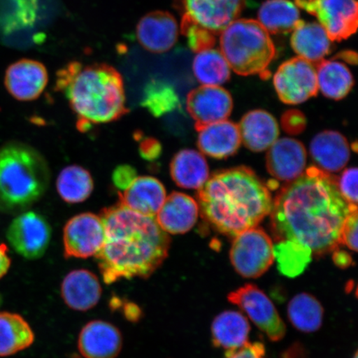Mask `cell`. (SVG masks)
Wrapping results in <instances>:
<instances>
[{"instance_id": "cell-45", "label": "cell", "mask_w": 358, "mask_h": 358, "mask_svg": "<svg viewBox=\"0 0 358 358\" xmlns=\"http://www.w3.org/2000/svg\"><path fill=\"white\" fill-rule=\"evenodd\" d=\"M334 261L338 266L346 268L351 265L352 258L347 252H338V250H336L334 255Z\"/></svg>"}, {"instance_id": "cell-24", "label": "cell", "mask_w": 358, "mask_h": 358, "mask_svg": "<svg viewBox=\"0 0 358 358\" xmlns=\"http://www.w3.org/2000/svg\"><path fill=\"white\" fill-rule=\"evenodd\" d=\"M241 142L250 150H267L278 140L279 124L274 116L262 110L248 112L238 125Z\"/></svg>"}, {"instance_id": "cell-8", "label": "cell", "mask_w": 358, "mask_h": 358, "mask_svg": "<svg viewBox=\"0 0 358 358\" xmlns=\"http://www.w3.org/2000/svg\"><path fill=\"white\" fill-rule=\"evenodd\" d=\"M294 4L316 17L332 42H341L357 32V0H294Z\"/></svg>"}, {"instance_id": "cell-37", "label": "cell", "mask_w": 358, "mask_h": 358, "mask_svg": "<svg viewBox=\"0 0 358 358\" xmlns=\"http://www.w3.org/2000/svg\"><path fill=\"white\" fill-rule=\"evenodd\" d=\"M181 32L187 38L191 50L194 52L199 53L213 49L217 43V34L186 19V17L182 19Z\"/></svg>"}, {"instance_id": "cell-33", "label": "cell", "mask_w": 358, "mask_h": 358, "mask_svg": "<svg viewBox=\"0 0 358 358\" xmlns=\"http://www.w3.org/2000/svg\"><path fill=\"white\" fill-rule=\"evenodd\" d=\"M192 70L199 82L207 86H220L230 79L231 69L225 57L216 49L198 53Z\"/></svg>"}, {"instance_id": "cell-39", "label": "cell", "mask_w": 358, "mask_h": 358, "mask_svg": "<svg viewBox=\"0 0 358 358\" xmlns=\"http://www.w3.org/2000/svg\"><path fill=\"white\" fill-rule=\"evenodd\" d=\"M357 208H356L347 218L342 234V245H345L347 248L355 252H357Z\"/></svg>"}, {"instance_id": "cell-27", "label": "cell", "mask_w": 358, "mask_h": 358, "mask_svg": "<svg viewBox=\"0 0 358 358\" xmlns=\"http://www.w3.org/2000/svg\"><path fill=\"white\" fill-rule=\"evenodd\" d=\"M249 333V322L239 312H223L213 322V344L227 352L234 351L245 345L248 343Z\"/></svg>"}, {"instance_id": "cell-38", "label": "cell", "mask_w": 358, "mask_h": 358, "mask_svg": "<svg viewBox=\"0 0 358 358\" xmlns=\"http://www.w3.org/2000/svg\"><path fill=\"white\" fill-rule=\"evenodd\" d=\"M338 190L348 203L357 204V169L350 168L344 171L337 181Z\"/></svg>"}, {"instance_id": "cell-44", "label": "cell", "mask_w": 358, "mask_h": 358, "mask_svg": "<svg viewBox=\"0 0 358 358\" xmlns=\"http://www.w3.org/2000/svg\"><path fill=\"white\" fill-rule=\"evenodd\" d=\"M10 266L11 259L8 256L7 245L0 244V279L7 274Z\"/></svg>"}, {"instance_id": "cell-1", "label": "cell", "mask_w": 358, "mask_h": 358, "mask_svg": "<svg viewBox=\"0 0 358 358\" xmlns=\"http://www.w3.org/2000/svg\"><path fill=\"white\" fill-rule=\"evenodd\" d=\"M356 208L343 198L332 176L310 167L273 201V234L279 241H293L324 256L342 245L344 225Z\"/></svg>"}, {"instance_id": "cell-19", "label": "cell", "mask_w": 358, "mask_h": 358, "mask_svg": "<svg viewBox=\"0 0 358 358\" xmlns=\"http://www.w3.org/2000/svg\"><path fill=\"white\" fill-rule=\"evenodd\" d=\"M198 201L182 192L170 194L155 216L167 234H185L194 227L199 215Z\"/></svg>"}, {"instance_id": "cell-30", "label": "cell", "mask_w": 358, "mask_h": 358, "mask_svg": "<svg viewBox=\"0 0 358 358\" xmlns=\"http://www.w3.org/2000/svg\"><path fill=\"white\" fill-rule=\"evenodd\" d=\"M258 19L271 34L292 33L301 20L299 8L289 0H267L259 8Z\"/></svg>"}, {"instance_id": "cell-35", "label": "cell", "mask_w": 358, "mask_h": 358, "mask_svg": "<svg viewBox=\"0 0 358 358\" xmlns=\"http://www.w3.org/2000/svg\"><path fill=\"white\" fill-rule=\"evenodd\" d=\"M142 106L155 116L169 113L179 106L176 90L162 80H151L143 95Z\"/></svg>"}, {"instance_id": "cell-16", "label": "cell", "mask_w": 358, "mask_h": 358, "mask_svg": "<svg viewBox=\"0 0 358 358\" xmlns=\"http://www.w3.org/2000/svg\"><path fill=\"white\" fill-rule=\"evenodd\" d=\"M48 71L41 62L24 59L8 67L4 84L8 93L20 101L37 99L48 84Z\"/></svg>"}, {"instance_id": "cell-34", "label": "cell", "mask_w": 358, "mask_h": 358, "mask_svg": "<svg viewBox=\"0 0 358 358\" xmlns=\"http://www.w3.org/2000/svg\"><path fill=\"white\" fill-rule=\"evenodd\" d=\"M310 248L293 241H280L274 246V258L282 275L295 278L301 275L312 262Z\"/></svg>"}, {"instance_id": "cell-5", "label": "cell", "mask_w": 358, "mask_h": 358, "mask_svg": "<svg viewBox=\"0 0 358 358\" xmlns=\"http://www.w3.org/2000/svg\"><path fill=\"white\" fill-rule=\"evenodd\" d=\"M50 178L46 159L34 147L19 141L0 147V213L26 211L47 192Z\"/></svg>"}, {"instance_id": "cell-20", "label": "cell", "mask_w": 358, "mask_h": 358, "mask_svg": "<svg viewBox=\"0 0 358 358\" xmlns=\"http://www.w3.org/2000/svg\"><path fill=\"white\" fill-rule=\"evenodd\" d=\"M102 288L98 277L87 270H76L67 274L61 286L64 301L71 310L86 312L100 301Z\"/></svg>"}, {"instance_id": "cell-36", "label": "cell", "mask_w": 358, "mask_h": 358, "mask_svg": "<svg viewBox=\"0 0 358 358\" xmlns=\"http://www.w3.org/2000/svg\"><path fill=\"white\" fill-rule=\"evenodd\" d=\"M10 12L1 22L4 34L8 36L33 28L38 19V0H10Z\"/></svg>"}, {"instance_id": "cell-17", "label": "cell", "mask_w": 358, "mask_h": 358, "mask_svg": "<svg viewBox=\"0 0 358 358\" xmlns=\"http://www.w3.org/2000/svg\"><path fill=\"white\" fill-rule=\"evenodd\" d=\"M122 346V333L108 322H89L79 334L78 349L84 358H116Z\"/></svg>"}, {"instance_id": "cell-48", "label": "cell", "mask_w": 358, "mask_h": 358, "mask_svg": "<svg viewBox=\"0 0 358 358\" xmlns=\"http://www.w3.org/2000/svg\"><path fill=\"white\" fill-rule=\"evenodd\" d=\"M353 358H358V357H357V352H356V353H355V357H353Z\"/></svg>"}, {"instance_id": "cell-15", "label": "cell", "mask_w": 358, "mask_h": 358, "mask_svg": "<svg viewBox=\"0 0 358 358\" xmlns=\"http://www.w3.org/2000/svg\"><path fill=\"white\" fill-rule=\"evenodd\" d=\"M306 148L294 138H280L268 149V171L280 181L292 182L301 177L306 170Z\"/></svg>"}, {"instance_id": "cell-46", "label": "cell", "mask_w": 358, "mask_h": 358, "mask_svg": "<svg viewBox=\"0 0 358 358\" xmlns=\"http://www.w3.org/2000/svg\"><path fill=\"white\" fill-rule=\"evenodd\" d=\"M334 59H341L349 64L356 65L357 62V53L352 51H344L336 55Z\"/></svg>"}, {"instance_id": "cell-12", "label": "cell", "mask_w": 358, "mask_h": 358, "mask_svg": "<svg viewBox=\"0 0 358 358\" xmlns=\"http://www.w3.org/2000/svg\"><path fill=\"white\" fill-rule=\"evenodd\" d=\"M106 231L101 217L82 213L71 218L64 231L66 258L87 259L100 252L105 243Z\"/></svg>"}, {"instance_id": "cell-43", "label": "cell", "mask_w": 358, "mask_h": 358, "mask_svg": "<svg viewBox=\"0 0 358 358\" xmlns=\"http://www.w3.org/2000/svg\"><path fill=\"white\" fill-rule=\"evenodd\" d=\"M141 151L147 159H155L160 154V145L159 142L155 141H145L142 143Z\"/></svg>"}, {"instance_id": "cell-41", "label": "cell", "mask_w": 358, "mask_h": 358, "mask_svg": "<svg viewBox=\"0 0 358 358\" xmlns=\"http://www.w3.org/2000/svg\"><path fill=\"white\" fill-rule=\"evenodd\" d=\"M266 349L261 343H250L236 350L227 352L226 358H265Z\"/></svg>"}, {"instance_id": "cell-9", "label": "cell", "mask_w": 358, "mask_h": 358, "mask_svg": "<svg viewBox=\"0 0 358 358\" xmlns=\"http://www.w3.org/2000/svg\"><path fill=\"white\" fill-rule=\"evenodd\" d=\"M8 244L27 259L41 258L50 243V224L42 214L24 211L17 215L7 229Z\"/></svg>"}, {"instance_id": "cell-42", "label": "cell", "mask_w": 358, "mask_h": 358, "mask_svg": "<svg viewBox=\"0 0 358 358\" xmlns=\"http://www.w3.org/2000/svg\"><path fill=\"white\" fill-rule=\"evenodd\" d=\"M136 178V170L128 165L118 167L113 173L114 185L122 192L127 189Z\"/></svg>"}, {"instance_id": "cell-10", "label": "cell", "mask_w": 358, "mask_h": 358, "mask_svg": "<svg viewBox=\"0 0 358 358\" xmlns=\"http://www.w3.org/2000/svg\"><path fill=\"white\" fill-rule=\"evenodd\" d=\"M274 86L281 101L298 105L317 93L316 66L301 57L282 64L274 76Z\"/></svg>"}, {"instance_id": "cell-13", "label": "cell", "mask_w": 358, "mask_h": 358, "mask_svg": "<svg viewBox=\"0 0 358 358\" xmlns=\"http://www.w3.org/2000/svg\"><path fill=\"white\" fill-rule=\"evenodd\" d=\"M182 17L220 35L232 22L238 20L245 0H178Z\"/></svg>"}, {"instance_id": "cell-22", "label": "cell", "mask_w": 358, "mask_h": 358, "mask_svg": "<svg viewBox=\"0 0 358 358\" xmlns=\"http://www.w3.org/2000/svg\"><path fill=\"white\" fill-rule=\"evenodd\" d=\"M198 131L199 150L214 159H225L234 155L241 144L238 125L227 120L205 125Z\"/></svg>"}, {"instance_id": "cell-7", "label": "cell", "mask_w": 358, "mask_h": 358, "mask_svg": "<svg viewBox=\"0 0 358 358\" xmlns=\"http://www.w3.org/2000/svg\"><path fill=\"white\" fill-rule=\"evenodd\" d=\"M230 259L239 275L245 278H258L275 262L274 245L265 231L254 227L234 237Z\"/></svg>"}, {"instance_id": "cell-2", "label": "cell", "mask_w": 358, "mask_h": 358, "mask_svg": "<svg viewBox=\"0 0 358 358\" xmlns=\"http://www.w3.org/2000/svg\"><path fill=\"white\" fill-rule=\"evenodd\" d=\"M101 217L106 239L96 258L106 284L146 279L166 259L169 236L155 217L138 214L120 203L106 209Z\"/></svg>"}, {"instance_id": "cell-31", "label": "cell", "mask_w": 358, "mask_h": 358, "mask_svg": "<svg viewBox=\"0 0 358 358\" xmlns=\"http://www.w3.org/2000/svg\"><path fill=\"white\" fill-rule=\"evenodd\" d=\"M57 190L61 199L69 203L86 201L92 194L94 182L91 173L78 165L62 170L57 178Z\"/></svg>"}, {"instance_id": "cell-14", "label": "cell", "mask_w": 358, "mask_h": 358, "mask_svg": "<svg viewBox=\"0 0 358 358\" xmlns=\"http://www.w3.org/2000/svg\"><path fill=\"white\" fill-rule=\"evenodd\" d=\"M234 100L229 92L219 86L203 85L187 96V110L195 120L196 131L229 117Z\"/></svg>"}, {"instance_id": "cell-25", "label": "cell", "mask_w": 358, "mask_h": 358, "mask_svg": "<svg viewBox=\"0 0 358 358\" xmlns=\"http://www.w3.org/2000/svg\"><path fill=\"white\" fill-rule=\"evenodd\" d=\"M290 43L298 57L315 66L332 50V41L323 27L317 22L299 21L291 35Z\"/></svg>"}, {"instance_id": "cell-28", "label": "cell", "mask_w": 358, "mask_h": 358, "mask_svg": "<svg viewBox=\"0 0 358 358\" xmlns=\"http://www.w3.org/2000/svg\"><path fill=\"white\" fill-rule=\"evenodd\" d=\"M32 328L17 313H0V357L16 355L29 348L34 342Z\"/></svg>"}, {"instance_id": "cell-32", "label": "cell", "mask_w": 358, "mask_h": 358, "mask_svg": "<svg viewBox=\"0 0 358 358\" xmlns=\"http://www.w3.org/2000/svg\"><path fill=\"white\" fill-rule=\"evenodd\" d=\"M288 316L291 324L298 330L303 333H313L319 330L323 323L324 310L315 297L301 293L291 299Z\"/></svg>"}, {"instance_id": "cell-18", "label": "cell", "mask_w": 358, "mask_h": 358, "mask_svg": "<svg viewBox=\"0 0 358 358\" xmlns=\"http://www.w3.org/2000/svg\"><path fill=\"white\" fill-rule=\"evenodd\" d=\"M178 33L176 17L164 11L148 13L138 22L136 29L138 43L153 53L170 50L177 42Z\"/></svg>"}, {"instance_id": "cell-29", "label": "cell", "mask_w": 358, "mask_h": 358, "mask_svg": "<svg viewBox=\"0 0 358 358\" xmlns=\"http://www.w3.org/2000/svg\"><path fill=\"white\" fill-rule=\"evenodd\" d=\"M317 87L329 99L345 98L355 84L348 67L337 60H323L316 66Z\"/></svg>"}, {"instance_id": "cell-23", "label": "cell", "mask_w": 358, "mask_h": 358, "mask_svg": "<svg viewBox=\"0 0 358 358\" xmlns=\"http://www.w3.org/2000/svg\"><path fill=\"white\" fill-rule=\"evenodd\" d=\"M310 155L322 171L337 173L350 159V147L342 134L326 131L317 134L310 144Z\"/></svg>"}, {"instance_id": "cell-4", "label": "cell", "mask_w": 358, "mask_h": 358, "mask_svg": "<svg viewBox=\"0 0 358 358\" xmlns=\"http://www.w3.org/2000/svg\"><path fill=\"white\" fill-rule=\"evenodd\" d=\"M57 75V89L69 100L82 131L91 124L114 122L127 113L123 79L114 67L73 62Z\"/></svg>"}, {"instance_id": "cell-40", "label": "cell", "mask_w": 358, "mask_h": 358, "mask_svg": "<svg viewBox=\"0 0 358 358\" xmlns=\"http://www.w3.org/2000/svg\"><path fill=\"white\" fill-rule=\"evenodd\" d=\"M282 127L289 134H301L306 127V116L301 111L290 110L285 112L281 120Z\"/></svg>"}, {"instance_id": "cell-6", "label": "cell", "mask_w": 358, "mask_h": 358, "mask_svg": "<svg viewBox=\"0 0 358 358\" xmlns=\"http://www.w3.org/2000/svg\"><path fill=\"white\" fill-rule=\"evenodd\" d=\"M221 52L230 69L240 76L271 77L268 70L276 55L270 34L254 20H236L220 34Z\"/></svg>"}, {"instance_id": "cell-11", "label": "cell", "mask_w": 358, "mask_h": 358, "mask_svg": "<svg viewBox=\"0 0 358 358\" xmlns=\"http://www.w3.org/2000/svg\"><path fill=\"white\" fill-rule=\"evenodd\" d=\"M228 301L240 307L272 341H280L285 337L283 320L274 303L257 286L246 284L228 295Z\"/></svg>"}, {"instance_id": "cell-47", "label": "cell", "mask_w": 358, "mask_h": 358, "mask_svg": "<svg viewBox=\"0 0 358 358\" xmlns=\"http://www.w3.org/2000/svg\"><path fill=\"white\" fill-rule=\"evenodd\" d=\"M2 303V297H1V294H0V304H1Z\"/></svg>"}, {"instance_id": "cell-26", "label": "cell", "mask_w": 358, "mask_h": 358, "mask_svg": "<svg viewBox=\"0 0 358 358\" xmlns=\"http://www.w3.org/2000/svg\"><path fill=\"white\" fill-rule=\"evenodd\" d=\"M170 173L174 182L187 189H199L209 178L205 157L194 150H182L173 157Z\"/></svg>"}, {"instance_id": "cell-3", "label": "cell", "mask_w": 358, "mask_h": 358, "mask_svg": "<svg viewBox=\"0 0 358 358\" xmlns=\"http://www.w3.org/2000/svg\"><path fill=\"white\" fill-rule=\"evenodd\" d=\"M199 211L220 234L236 237L257 227L272 210L271 192L246 167L214 173L199 189Z\"/></svg>"}, {"instance_id": "cell-21", "label": "cell", "mask_w": 358, "mask_h": 358, "mask_svg": "<svg viewBox=\"0 0 358 358\" xmlns=\"http://www.w3.org/2000/svg\"><path fill=\"white\" fill-rule=\"evenodd\" d=\"M167 198L166 190L158 179L137 177L120 194V203L138 214L155 217Z\"/></svg>"}]
</instances>
